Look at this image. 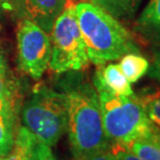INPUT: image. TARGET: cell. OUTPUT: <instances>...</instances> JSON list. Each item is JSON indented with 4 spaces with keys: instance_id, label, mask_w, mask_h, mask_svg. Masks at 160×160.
I'll return each mask as SVG.
<instances>
[{
    "instance_id": "7c38bea8",
    "label": "cell",
    "mask_w": 160,
    "mask_h": 160,
    "mask_svg": "<svg viewBox=\"0 0 160 160\" xmlns=\"http://www.w3.org/2000/svg\"><path fill=\"white\" fill-rule=\"evenodd\" d=\"M118 65L129 83L133 84L148 73L150 63L138 53H128L121 57Z\"/></svg>"
},
{
    "instance_id": "9c48e42d",
    "label": "cell",
    "mask_w": 160,
    "mask_h": 160,
    "mask_svg": "<svg viewBox=\"0 0 160 160\" xmlns=\"http://www.w3.org/2000/svg\"><path fill=\"white\" fill-rule=\"evenodd\" d=\"M12 148L24 160H56L50 146L36 138L25 126L17 130Z\"/></svg>"
},
{
    "instance_id": "2e32d148",
    "label": "cell",
    "mask_w": 160,
    "mask_h": 160,
    "mask_svg": "<svg viewBox=\"0 0 160 160\" xmlns=\"http://www.w3.org/2000/svg\"><path fill=\"white\" fill-rule=\"evenodd\" d=\"M15 122L16 118L0 113V157L5 158L13 147Z\"/></svg>"
},
{
    "instance_id": "8992f818",
    "label": "cell",
    "mask_w": 160,
    "mask_h": 160,
    "mask_svg": "<svg viewBox=\"0 0 160 160\" xmlns=\"http://www.w3.org/2000/svg\"><path fill=\"white\" fill-rule=\"evenodd\" d=\"M17 38L20 68L33 79H39L50 65V35L31 20L23 19L18 24Z\"/></svg>"
},
{
    "instance_id": "e0dca14e",
    "label": "cell",
    "mask_w": 160,
    "mask_h": 160,
    "mask_svg": "<svg viewBox=\"0 0 160 160\" xmlns=\"http://www.w3.org/2000/svg\"><path fill=\"white\" fill-rule=\"evenodd\" d=\"M108 152L111 153L114 160H141L125 146L120 144H111Z\"/></svg>"
},
{
    "instance_id": "52a82bcc",
    "label": "cell",
    "mask_w": 160,
    "mask_h": 160,
    "mask_svg": "<svg viewBox=\"0 0 160 160\" xmlns=\"http://www.w3.org/2000/svg\"><path fill=\"white\" fill-rule=\"evenodd\" d=\"M27 19L50 33L56 19L63 12L66 0H20Z\"/></svg>"
},
{
    "instance_id": "ac0fdd59",
    "label": "cell",
    "mask_w": 160,
    "mask_h": 160,
    "mask_svg": "<svg viewBox=\"0 0 160 160\" xmlns=\"http://www.w3.org/2000/svg\"><path fill=\"white\" fill-rule=\"evenodd\" d=\"M72 160H114L108 151H99L84 154L80 156H73Z\"/></svg>"
},
{
    "instance_id": "30bf717a",
    "label": "cell",
    "mask_w": 160,
    "mask_h": 160,
    "mask_svg": "<svg viewBox=\"0 0 160 160\" xmlns=\"http://www.w3.org/2000/svg\"><path fill=\"white\" fill-rule=\"evenodd\" d=\"M135 28L147 38L160 42V0H150L135 22Z\"/></svg>"
},
{
    "instance_id": "5bb4252c",
    "label": "cell",
    "mask_w": 160,
    "mask_h": 160,
    "mask_svg": "<svg viewBox=\"0 0 160 160\" xmlns=\"http://www.w3.org/2000/svg\"><path fill=\"white\" fill-rule=\"evenodd\" d=\"M125 147L141 160H160V141L155 132L151 137L137 139Z\"/></svg>"
},
{
    "instance_id": "cb8c5ba5",
    "label": "cell",
    "mask_w": 160,
    "mask_h": 160,
    "mask_svg": "<svg viewBox=\"0 0 160 160\" xmlns=\"http://www.w3.org/2000/svg\"><path fill=\"white\" fill-rule=\"evenodd\" d=\"M0 160H4V158H3V157H0Z\"/></svg>"
},
{
    "instance_id": "8fae6325",
    "label": "cell",
    "mask_w": 160,
    "mask_h": 160,
    "mask_svg": "<svg viewBox=\"0 0 160 160\" xmlns=\"http://www.w3.org/2000/svg\"><path fill=\"white\" fill-rule=\"evenodd\" d=\"M142 0H89L118 21H129L134 17Z\"/></svg>"
},
{
    "instance_id": "5b68a950",
    "label": "cell",
    "mask_w": 160,
    "mask_h": 160,
    "mask_svg": "<svg viewBox=\"0 0 160 160\" xmlns=\"http://www.w3.org/2000/svg\"><path fill=\"white\" fill-rule=\"evenodd\" d=\"M73 4H66L51 30L52 55L50 68L57 73L81 71L89 65Z\"/></svg>"
},
{
    "instance_id": "ba28073f",
    "label": "cell",
    "mask_w": 160,
    "mask_h": 160,
    "mask_svg": "<svg viewBox=\"0 0 160 160\" xmlns=\"http://www.w3.org/2000/svg\"><path fill=\"white\" fill-rule=\"evenodd\" d=\"M93 84L96 91L103 90L112 94L124 96L134 95L130 83L125 78L118 64L115 63L99 65L94 74Z\"/></svg>"
},
{
    "instance_id": "7a4b0ae2",
    "label": "cell",
    "mask_w": 160,
    "mask_h": 160,
    "mask_svg": "<svg viewBox=\"0 0 160 160\" xmlns=\"http://www.w3.org/2000/svg\"><path fill=\"white\" fill-rule=\"evenodd\" d=\"M87 55L97 66L118 60L128 53H138L133 37L125 27L102 8L91 2L74 6Z\"/></svg>"
},
{
    "instance_id": "6da1fadb",
    "label": "cell",
    "mask_w": 160,
    "mask_h": 160,
    "mask_svg": "<svg viewBox=\"0 0 160 160\" xmlns=\"http://www.w3.org/2000/svg\"><path fill=\"white\" fill-rule=\"evenodd\" d=\"M64 91L67 127L73 156L108 151L111 142L105 135L96 89L81 79H73Z\"/></svg>"
},
{
    "instance_id": "7402d4cb",
    "label": "cell",
    "mask_w": 160,
    "mask_h": 160,
    "mask_svg": "<svg viewBox=\"0 0 160 160\" xmlns=\"http://www.w3.org/2000/svg\"><path fill=\"white\" fill-rule=\"evenodd\" d=\"M86 1L89 2V0H66V4H73V5H76L77 3H79V2H86Z\"/></svg>"
},
{
    "instance_id": "ffe728a7",
    "label": "cell",
    "mask_w": 160,
    "mask_h": 160,
    "mask_svg": "<svg viewBox=\"0 0 160 160\" xmlns=\"http://www.w3.org/2000/svg\"><path fill=\"white\" fill-rule=\"evenodd\" d=\"M20 5V0H0V9L11 11Z\"/></svg>"
},
{
    "instance_id": "d6986e66",
    "label": "cell",
    "mask_w": 160,
    "mask_h": 160,
    "mask_svg": "<svg viewBox=\"0 0 160 160\" xmlns=\"http://www.w3.org/2000/svg\"><path fill=\"white\" fill-rule=\"evenodd\" d=\"M148 73L150 77L153 78L160 84V51L156 52L153 56V60L152 63L150 64Z\"/></svg>"
},
{
    "instance_id": "9a60e30c",
    "label": "cell",
    "mask_w": 160,
    "mask_h": 160,
    "mask_svg": "<svg viewBox=\"0 0 160 160\" xmlns=\"http://www.w3.org/2000/svg\"><path fill=\"white\" fill-rule=\"evenodd\" d=\"M146 114L160 128V88H148L138 96Z\"/></svg>"
},
{
    "instance_id": "603a6c76",
    "label": "cell",
    "mask_w": 160,
    "mask_h": 160,
    "mask_svg": "<svg viewBox=\"0 0 160 160\" xmlns=\"http://www.w3.org/2000/svg\"><path fill=\"white\" fill-rule=\"evenodd\" d=\"M155 134H156V137L158 138V139L160 141V128L157 126V128H156V131H155Z\"/></svg>"
},
{
    "instance_id": "277c9868",
    "label": "cell",
    "mask_w": 160,
    "mask_h": 160,
    "mask_svg": "<svg viewBox=\"0 0 160 160\" xmlns=\"http://www.w3.org/2000/svg\"><path fill=\"white\" fill-rule=\"evenodd\" d=\"M24 126L50 147L55 146L67 127L66 98L64 92L40 87L24 104Z\"/></svg>"
},
{
    "instance_id": "4fadbf2b",
    "label": "cell",
    "mask_w": 160,
    "mask_h": 160,
    "mask_svg": "<svg viewBox=\"0 0 160 160\" xmlns=\"http://www.w3.org/2000/svg\"><path fill=\"white\" fill-rule=\"evenodd\" d=\"M18 105V88L13 81L9 80L6 74L0 76V113L17 117Z\"/></svg>"
},
{
    "instance_id": "44dd1931",
    "label": "cell",
    "mask_w": 160,
    "mask_h": 160,
    "mask_svg": "<svg viewBox=\"0 0 160 160\" xmlns=\"http://www.w3.org/2000/svg\"><path fill=\"white\" fill-rule=\"evenodd\" d=\"M6 70H8V65H6V61L4 54H3L1 48H0V76H4L6 74Z\"/></svg>"
},
{
    "instance_id": "3957f363",
    "label": "cell",
    "mask_w": 160,
    "mask_h": 160,
    "mask_svg": "<svg viewBox=\"0 0 160 160\" xmlns=\"http://www.w3.org/2000/svg\"><path fill=\"white\" fill-rule=\"evenodd\" d=\"M101 117L105 135L111 144L126 146L154 134L157 128L150 120L137 95H115L98 90Z\"/></svg>"
}]
</instances>
